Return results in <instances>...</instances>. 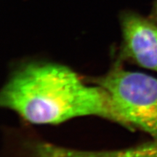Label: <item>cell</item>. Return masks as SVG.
I'll list each match as a JSON object with an SVG mask.
<instances>
[{
  "instance_id": "3",
  "label": "cell",
  "mask_w": 157,
  "mask_h": 157,
  "mask_svg": "<svg viewBox=\"0 0 157 157\" xmlns=\"http://www.w3.org/2000/svg\"><path fill=\"white\" fill-rule=\"evenodd\" d=\"M121 43L117 61L130 62L157 72V24L132 11L119 15Z\"/></svg>"
},
{
  "instance_id": "4",
  "label": "cell",
  "mask_w": 157,
  "mask_h": 157,
  "mask_svg": "<svg viewBox=\"0 0 157 157\" xmlns=\"http://www.w3.org/2000/svg\"><path fill=\"white\" fill-rule=\"evenodd\" d=\"M102 157H157V138L128 148L104 149Z\"/></svg>"
},
{
  "instance_id": "2",
  "label": "cell",
  "mask_w": 157,
  "mask_h": 157,
  "mask_svg": "<svg viewBox=\"0 0 157 157\" xmlns=\"http://www.w3.org/2000/svg\"><path fill=\"white\" fill-rule=\"evenodd\" d=\"M105 90L129 130L140 129L157 138V78L123 68L116 61L105 74L90 78Z\"/></svg>"
},
{
  "instance_id": "5",
  "label": "cell",
  "mask_w": 157,
  "mask_h": 157,
  "mask_svg": "<svg viewBox=\"0 0 157 157\" xmlns=\"http://www.w3.org/2000/svg\"><path fill=\"white\" fill-rule=\"evenodd\" d=\"M150 19L157 24V0L155 1L154 8H153L151 15Z\"/></svg>"
},
{
  "instance_id": "1",
  "label": "cell",
  "mask_w": 157,
  "mask_h": 157,
  "mask_svg": "<svg viewBox=\"0 0 157 157\" xmlns=\"http://www.w3.org/2000/svg\"><path fill=\"white\" fill-rule=\"evenodd\" d=\"M91 84L66 65L31 60L10 74L0 92V105L32 124L96 117L122 127L107 92Z\"/></svg>"
}]
</instances>
